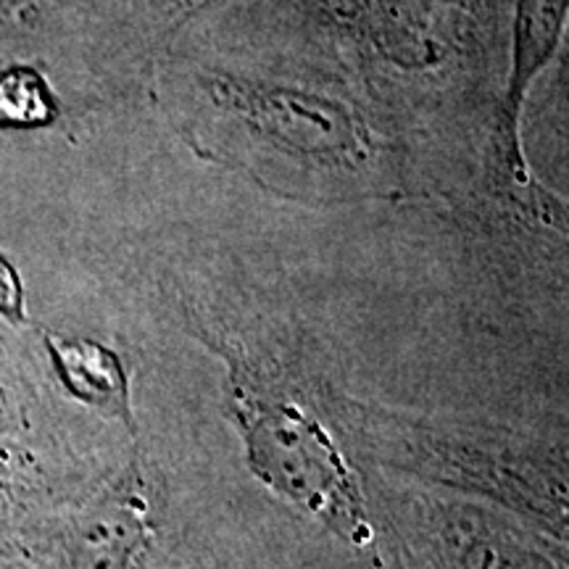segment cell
Segmentation results:
<instances>
[{
    "label": "cell",
    "mask_w": 569,
    "mask_h": 569,
    "mask_svg": "<svg viewBox=\"0 0 569 569\" xmlns=\"http://www.w3.org/2000/svg\"><path fill=\"white\" fill-rule=\"evenodd\" d=\"M82 0H0V69L48 63V51L77 30Z\"/></svg>",
    "instance_id": "obj_6"
},
{
    "label": "cell",
    "mask_w": 569,
    "mask_h": 569,
    "mask_svg": "<svg viewBox=\"0 0 569 569\" xmlns=\"http://www.w3.org/2000/svg\"><path fill=\"white\" fill-rule=\"evenodd\" d=\"M203 90L213 106L251 122V127L264 132L267 138L293 142L298 151L346 156L359 146L346 113L325 101H311V98L284 90L251 88V84L219 74L206 77Z\"/></svg>",
    "instance_id": "obj_3"
},
{
    "label": "cell",
    "mask_w": 569,
    "mask_h": 569,
    "mask_svg": "<svg viewBox=\"0 0 569 569\" xmlns=\"http://www.w3.org/2000/svg\"><path fill=\"white\" fill-rule=\"evenodd\" d=\"M569 17V0H519L515 24V69L509 77V96L503 106L501 124H498V161L503 163L515 198L528 209L538 222L569 232V206L557 196L540 190L528 172L522 153H519V109L528 96L530 82L540 69L551 61L557 51L561 32Z\"/></svg>",
    "instance_id": "obj_2"
},
{
    "label": "cell",
    "mask_w": 569,
    "mask_h": 569,
    "mask_svg": "<svg viewBox=\"0 0 569 569\" xmlns=\"http://www.w3.org/2000/svg\"><path fill=\"white\" fill-rule=\"evenodd\" d=\"M148 511L140 478L127 475L69 525V569H130L148 538Z\"/></svg>",
    "instance_id": "obj_4"
},
{
    "label": "cell",
    "mask_w": 569,
    "mask_h": 569,
    "mask_svg": "<svg viewBox=\"0 0 569 569\" xmlns=\"http://www.w3.org/2000/svg\"><path fill=\"white\" fill-rule=\"evenodd\" d=\"M0 317L13 327H21L27 322L24 309V282L11 264L9 256L0 253Z\"/></svg>",
    "instance_id": "obj_9"
},
{
    "label": "cell",
    "mask_w": 569,
    "mask_h": 569,
    "mask_svg": "<svg viewBox=\"0 0 569 569\" xmlns=\"http://www.w3.org/2000/svg\"><path fill=\"white\" fill-rule=\"evenodd\" d=\"M46 351L63 390L84 407L103 417L122 419L134 430L130 380L127 369L111 348L90 338L46 336Z\"/></svg>",
    "instance_id": "obj_5"
},
{
    "label": "cell",
    "mask_w": 569,
    "mask_h": 569,
    "mask_svg": "<svg viewBox=\"0 0 569 569\" xmlns=\"http://www.w3.org/2000/svg\"><path fill=\"white\" fill-rule=\"evenodd\" d=\"M63 117L59 92L38 63L0 69V130H42Z\"/></svg>",
    "instance_id": "obj_7"
},
{
    "label": "cell",
    "mask_w": 569,
    "mask_h": 569,
    "mask_svg": "<svg viewBox=\"0 0 569 569\" xmlns=\"http://www.w3.org/2000/svg\"><path fill=\"white\" fill-rule=\"evenodd\" d=\"M209 3H213V0H142V9L163 21V24H174V21L190 17V13L206 9Z\"/></svg>",
    "instance_id": "obj_10"
},
{
    "label": "cell",
    "mask_w": 569,
    "mask_h": 569,
    "mask_svg": "<svg viewBox=\"0 0 569 569\" xmlns=\"http://www.w3.org/2000/svg\"><path fill=\"white\" fill-rule=\"evenodd\" d=\"M536 493L540 511L569 536V459L553 461V465L540 469Z\"/></svg>",
    "instance_id": "obj_8"
},
{
    "label": "cell",
    "mask_w": 569,
    "mask_h": 569,
    "mask_svg": "<svg viewBox=\"0 0 569 569\" xmlns=\"http://www.w3.org/2000/svg\"><path fill=\"white\" fill-rule=\"evenodd\" d=\"M6 522H9V488L0 480V532H3Z\"/></svg>",
    "instance_id": "obj_11"
},
{
    "label": "cell",
    "mask_w": 569,
    "mask_h": 569,
    "mask_svg": "<svg viewBox=\"0 0 569 569\" xmlns=\"http://www.w3.org/2000/svg\"><path fill=\"white\" fill-rule=\"evenodd\" d=\"M230 386L253 472L322 519L346 543L367 549L375 532L365 498L351 467L319 419L284 390L267 388L264 380L240 361H232Z\"/></svg>",
    "instance_id": "obj_1"
}]
</instances>
